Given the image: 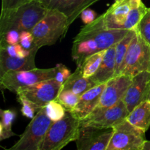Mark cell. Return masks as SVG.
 I'll return each mask as SVG.
<instances>
[{
    "instance_id": "cell-20",
    "label": "cell",
    "mask_w": 150,
    "mask_h": 150,
    "mask_svg": "<svg viewBox=\"0 0 150 150\" xmlns=\"http://www.w3.org/2000/svg\"><path fill=\"white\" fill-rule=\"evenodd\" d=\"M126 120L142 130L147 131L150 127V100H147L132 110Z\"/></svg>"
},
{
    "instance_id": "cell-38",
    "label": "cell",
    "mask_w": 150,
    "mask_h": 150,
    "mask_svg": "<svg viewBox=\"0 0 150 150\" xmlns=\"http://www.w3.org/2000/svg\"><path fill=\"white\" fill-rule=\"evenodd\" d=\"M123 1V0H116L115 1H117V2H120V1Z\"/></svg>"
},
{
    "instance_id": "cell-18",
    "label": "cell",
    "mask_w": 150,
    "mask_h": 150,
    "mask_svg": "<svg viewBox=\"0 0 150 150\" xmlns=\"http://www.w3.org/2000/svg\"><path fill=\"white\" fill-rule=\"evenodd\" d=\"M115 45L110 47L105 51L99 69L94 76L90 77L91 80L97 84L105 83L114 77L116 71Z\"/></svg>"
},
{
    "instance_id": "cell-6",
    "label": "cell",
    "mask_w": 150,
    "mask_h": 150,
    "mask_svg": "<svg viewBox=\"0 0 150 150\" xmlns=\"http://www.w3.org/2000/svg\"><path fill=\"white\" fill-rule=\"evenodd\" d=\"M144 71L150 72V44L136 32L127 50L121 75L133 77Z\"/></svg>"
},
{
    "instance_id": "cell-28",
    "label": "cell",
    "mask_w": 150,
    "mask_h": 150,
    "mask_svg": "<svg viewBox=\"0 0 150 150\" xmlns=\"http://www.w3.org/2000/svg\"><path fill=\"white\" fill-rule=\"evenodd\" d=\"M17 100L21 105V113L23 116L27 117L29 119H32L35 117V114L36 111H40L41 109V107L35 104L32 101L29 100L25 97L22 95H17Z\"/></svg>"
},
{
    "instance_id": "cell-31",
    "label": "cell",
    "mask_w": 150,
    "mask_h": 150,
    "mask_svg": "<svg viewBox=\"0 0 150 150\" xmlns=\"http://www.w3.org/2000/svg\"><path fill=\"white\" fill-rule=\"evenodd\" d=\"M56 76L54 79L59 82L61 84H63L67 81V79L71 75L70 70L63 64H57L55 67Z\"/></svg>"
},
{
    "instance_id": "cell-16",
    "label": "cell",
    "mask_w": 150,
    "mask_h": 150,
    "mask_svg": "<svg viewBox=\"0 0 150 150\" xmlns=\"http://www.w3.org/2000/svg\"><path fill=\"white\" fill-rule=\"evenodd\" d=\"M99 1L100 0H51L48 8L58 10L67 16L70 26L83 10Z\"/></svg>"
},
{
    "instance_id": "cell-11",
    "label": "cell",
    "mask_w": 150,
    "mask_h": 150,
    "mask_svg": "<svg viewBox=\"0 0 150 150\" xmlns=\"http://www.w3.org/2000/svg\"><path fill=\"white\" fill-rule=\"evenodd\" d=\"M62 87V84L55 79H51L21 88L16 94L25 97L41 108H44L48 103L57 99Z\"/></svg>"
},
{
    "instance_id": "cell-9",
    "label": "cell",
    "mask_w": 150,
    "mask_h": 150,
    "mask_svg": "<svg viewBox=\"0 0 150 150\" xmlns=\"http://www.w3.org/2000/svg\"><path fill=\"white\" fill-rule=\"evenodd\" d=\"M129 113L122 100L111 107L98 106L88 117L81 121V125L111 128L126 120Z\"/></svg>"
},
{
    "instance_id": "cell-24",
    "label": "cell",
    "mask_w": 150,
    "mask_h": 150,
    "mask_svg": "<svg viewBox=\"0 0 150 150\" xmlns=\"http://www.w3.org/2000/svg\"><path fill=\"white\" fill-rule=\"evenodd\" d=\"M147 9L148 7H146L144 3L137 7H131L127 14L123 29L127 30H136L138 24L147 11Z\"/></svg>"
},
{
    "instance_id": "cell-30",
    "label": "cell",
    "mask_w": 150,
    "mask_h": 150,
    "mask_svg": "<svg viewBox=\"0 0 150 150\" xmlns=\"http://www.w3.org/2000/svg\"><path fill=\"white\" fill-rule=\"evenodd\" d=\"M19 44L26 50L31 51L33 48H38L35 45V38L31 31H22L20 34V41Z\"/></svg>"
},
{
    "instance_id": "cell-3",
    "label": "cell",
    "mask_w": 150,
    "mask_h": 150,
    "mask_svg": "<svg viewBox=\"0 0 150 150\" xmlns=\"http://www.w3.org/2000/svg\"><path fill=\"white\" fill-rule=\"evenodd\" d=\"M70 27L68 19L61 12L49 10L43 18L31 30L38 48L55 44L64 38Z\"/></svg>"
},
{
    "instance_id": "cell-21",
    "label": "cell",
    "mask_w": 150,
    "mask_h": 150,
    "mask_svg": "<svg viewBox=\"0 0 150 150\" xmlns=\"http://www.w3.org/2000/svg\"><path fill=\"white\" fill-rule=\"evenodd\" d=\"M136 33V30H130L127 35L115 45L116 71L114 77L121 75L123 64L127 55L130 44Z\"/></svg>"
},
{
    "instance_id": "cell-19",
    "label": "cell",
    "mask_w": 150,
    "mask_h": 150,
    "mask_svg": "<svg viewBox=\"0 0 150 150\" xmlns=\"http://www.w3.org/2000/svg\"><path fill=\"white\" fill-rule=\"evenodd\" d=\"M97 85L98 84L91 80L90 78H85L82 73L81 67H77L74 73H71L70 77L62 84V90H70L81 96Z\"/></svg>"
},
{
    "instance_id": "cell-14",
    "label": "cell",
    "mask_w": 150,
    "mask_h": 150,
    "mask_svg": "<svg viewBox=\"0 0 150 150\" xmlns=\"http://www.w3.org/2000/svg\"><path fill=\"white\" fill-rule=\"evenodd\" d=\"M105 86V83L98 84L81 95L79 103L71 111L73 115L81 121L88 117L99 105Z\"/></svg>"
},
{
    "instance_id": "cell-22",
    "label": "cell",
    "mask_w": 150,
    "mask_h": 150,
    "mask_svg": "<svg viewBox=\"0 0 150 150\" xmlns=\"http://www.w3.org/2000/svg\"><path fill=\"white\" fill-rule=\"evenodd\" d=\"M0 116V141L16 136L12 130V125L16 119V112L13 110H1Z\"/></svg>"
},
{
    "instance_id": "cell-37",
    "label": "cell",
    "mask_w": 150,
    "mask_h": 150,
    "mask_svg": "<svg viewBox=\"0 0 150 150\" xmlns=\"http://www.w3.org/2000/svg\"><path fill=\"white\" fill-rule=\"evenodd\" d=\"M130 1H133V2H136L139 4H143V1H142V0H130Z\"/></svg>"
},
{
    "instance_id": "cell-12",
    "label": "cell",
    "mask_w": 150,
    "mask_h": 150,
    "mask_svg": "<svg viewBox=\"0 0 150 150\" xmlns=\"http://www.w3.org/2000/svg\"><path fill=\"white\" fill-rule=\"evenodd\" d=\"M150 72L144 71L133 76L123 101L129 112L144 101L149 99Z\"/></svg>"
},
{
    "instance_id": "cell-7",
    "label": "cell",
    "mask_w": 150,
    "mask_h": 150,
    "mask_svg": "<svg viewBox=\"0 0 150 150\" xmlns=\"http://www.w3.org/2000/svg\"><path fill=\"white\" fill-rule=\"evenodd\" d=\"M55 76V67L45 69L36 67L32 70L10 71L0 77V85L1 89L16 93L21 88L32 86L42 81L54 79Z\"/></svg>"
},
{
    "instance_id": "cell-36",
    "label": "cell",
    "mask_w": 150,
    "mask_h": 150,
    "mask_svg": "<svg viewBox=\"0 0 150 150\" xmlns=\"http://www.w3.org/2000/svg\"><path fill=\"white\" fill-rule=\"evenodd\" d=\"M143 150H150V141H145L144 144Z\"/></svg>"
},
{
    "instance_id": "cell-15",
    "label": "cell",
    "mask_w": 150,
    "mask_h": 150,
    "mask_svg": "<svg viewBox=\"0 0 150 150\" xmlns=\"http://www.w3.org/2000/svg\"><path fill=\"white\" fill-rule=\"evenodd\" d=\"M39 48H36L26 57H16L8 55L0 49V77L10 71H21L36 68L35 57Z\"/></svg>"
},
{
    "instance_id": "cell-1",
    "label": "cell",
    "mask_w": 150,
    "mask_h": 150,
    "mask_svg": "<svg viewBox=\"0 0 150 150\" xmlns=\"http://www.w3.org/2000/svg\"><path fill=\"white\" fill-rule=\"evenodd\" d=\"M130 30L109 29L105 26L103 14L81 28L74 38L71 56L77 67H81L86 59L105 51L121 40Z\"/></svg>"
},
{
    "instance_id": "cell-26",
    "label": "cell",
    "mask_w": 150,
    "mask_h": 150,
    "mask_svg": "<svg viewBox=\"0 0 150 150\" xmlns=\"http://www.w3.org/2000/svg\"><path fill=\"white\" fill-rule=\"evenodd\" d=\"M80 96L70 90H61L57 100L67 111H72L79 103Z\"/></svg>"
},
{
    "instance_id": "cell-25",
    "label": "cell",
    "mask_w": 150,
    "mask_h": 150,
    "mask_svg": "<svg viewBox=\"0 0 150 150\" xmlns=\"http://www.w3.org/2000/svg\"><path fill=\"white\" fill-rule=\"evenodd\" d=\"M44 108L48 117L53 122L62 120L65 116L67 111L66 108L57 99L48 103Z\"/></svg>"
},
{
    "instance_id": "cell-23",
    "label": "cell",
    "mask_w": 150,
    "mask_h": 150,
    "mask_svg": "<svg viewBox=\"0 0 150 150\" xmlns=\"http://www.w3.org/2000/svg\"><path fill=\"white\" fill-rule=\"evenodd\" d=\"M105 51H100L88 57L81 66L82 73L85 78H90L96 73L100 66Z\"/></svg>"
},
{
    "instance_id": "cell-34",
    "label": "cell",
    "mask_w": 150,
    "mask_h": 150,
    "mask_svg": "<svg viewBox=\"0 0 150 150\" xmlns=\"http://www.w3.org/2000/svg\"><path fill=\"white\" fill-rule=\"evenodd\" d=\"M81 18L85 24L92 23L96 19V13L91 9L87 8L83 10L81 14Z\"/></svg>"
},
{
    "instance_id": "cell-29",
    "label": "cell",
    "mask_w": 150,
    "mask_h": 150,
    "mask_svg": "<svg viewBox=\"0 0 150 150\" xmlns=\"http://www.w3.org/2000/svg\"><path fill=\"white\" fill-rule=\"evenodd\" d=\"M136 30L150 44V7H148L147 11L140 21Z\"/></svg>"
},
{
    "instance_id": "cell-35",
    "label": "cell",
    "mask_w": 150,
    "mask_h": 150,
    "mask_svg": "<svg viewBox=\"0 0 150 150\" xmlns=\"http://www.w3.org/2000/svg\"><path fill=\"white\" fill-rule=\"evenodd\" d=\"M34 1H38V2L41 3V4H42L43 5H45V7H48V6L49 5L50 2H51V0H34Z\"/></svg>"
},
{
    "instance_id": "cell-27",
    "label": "cell",
    "mask_w": 150,
    "mask_h": 150,
    "mask_svg": "<svg viewBox=\"0 0 150 150\" xmlns=\"http://www.w3.org/2000/svg\"><path fill=\"white\" fill-rule=\"evenodd\" d=\"M35 48H33L31 51H29V50L23 48L19 43L15 44V45H10V44H7L6 42H0V49L5 51L8 55L11 56V57H26L30 55L32 51Z\"/></svg>"
},
{
    "instance_id": "cell-17",
    "label": "cell",
    "mask_w": 150,
    "mask_h": 150,
    "mask_svg": "<svg viewBox=\"0 0 150 150\" xmlns=\"http://www.w3.org/2000/svg\"><path fill=\"white\" fill-rule=\"evenodd\" d=\"M131 9L130 0L115 1L105 13L103 14L105 26L109 29H124L127 14Z\"/></svg>"
},
{
    "instance_id": "cell-5",
    "label": "cell",
    "mask_w": 150,
    "mask_h": 150,
    "mask_svg": "<svg viewBox=\"0 0 150 150\" xmlns=\"http://www.w3.org/2000/svg\"><path fill=\"white\" fill-rule=\"evenodd\" d=\"M52 123L45 108H41L32 119L20 139L9 150H40L45 135Z\"/></svg>"
},
{
    "instance_id": "cell-32",
    "label": "cell",
    "mask_w": 150,
    "mask_h": 150,
    "mask_svg": "<svg viewBox=\"0 0 150 150\" xmlns=\"http://www.w3.org/2000/svg\"><path fill=\"white\" fill-rule=\"evenodd\" d=\"M21 32L17 30H9L0 36V42H6L10 45L18 44L20 41Z\"/></svg>"
},
{
    "instance_id": "cell-8",
    "label": "cell",
    "mask_w": 150,
    "mask_h": 150,
    "mask_svg": "<svg viewBox=\"0 0 150 150\" xmlns=\"http://www.w3.org/2000/svg\"><path fill=\"white\" fill-rule=\"evenodd\" d=\"M107 150H143L146 139L144 130L125 120L114 127Z\"/></svg>"
},
{
    "instance_id": "cell-39",
    "label": "cell",
    "mask_w": 150,
    "mask_h": 150,
    "mask_svg": "<svg viewBox=\"0 0 150 150\" xmlns=\"http://www.w3.org/2000/svg\"><path fill=\"white\" fill-rule=\"evenodd\" d=\"M149 100H150V95H149Z\"/></svg>"
},
{
    "instance_id": "cell-10",
    "label": "cell",
    "mask_w": 150,
    "mask_h": 150,
    "mask_svg": "<svg viewBox=\"0 0 150 150\" xmlns=\"http://www.w3.org/2000/svg\"><path fill=\"white\" fill-rule=\"evenodd\" d=\"M114 128H99L90 125H81L76 140L78 150H107Z\"/></svg>"
},
{
    "instance_id": "cell-4",
    "label": "cell",
    "mask_w": 150,
    "mask_h": 150,
    "mask_svg": "<svg viewBox=\"0 0 150 150\" xmlns=\"http://www.w3.org/2000/svg\"><path fill=\"white\" fill-rule=\"evenodd\" d=\"M80 125L81 120L67 110L62 120L53 122L50 126L40 150H60L70 142H76Z\"/></svg>"
},
{
    "instance_id": "cell-33",
    "label": "cell",
    "mask_w": 150,
    "mask_h": 150,
    "mask_svg": "<svg viewBox=\"0 0 150 150\" xmlns=\"http://www.w3.org/2000/svg\"><path fill=\"white\" fill-rule=\"evenodd\" d=\"M32 0H1V10H9L18 8Z\"/></svg>"
},
{
    "instance_id": "cell-13",
    "label": "cell",
    "mask_w": 150,
    "mask_h": 150,
    "mask_svg": "<svg viewBox=\"0 0 150 150\" xmlns=\"http://www.w3.org/2000/svg\"><path fill=\"white\" fill-rule=\"evenodd\" d=\"M132 79L131 76L122 74L107 81L98 106L111 107L122 100L131 83Z\"/></svg>"
},
{
    "instance_id": "cell-2",
    "label": "cell",
    "mask_w": 150,
    "mask_h": 150,
    "mask_svg": "<svg viewBox=\"0 0 150 150\" xmlns=\"http://www.w3.org/2000/svg\"><path fill=\"white\" fill-rule=\"evenodd\" d=\"M48 10V7L34 0L13 10H1L0 36L9 30L31 31Z\"/></svg>"
}]
</instances>
